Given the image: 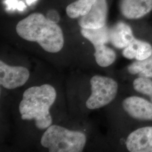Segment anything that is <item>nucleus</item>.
Returning a JSON list of instances; mask_svg holds the SVG:
<instances>
[{
  "instance_id": "4",
  "label": "nucleus",
  "mask_w": 152,
  "mask_h": 152,
  "mask_svg": "<svg viewBox=\"0 0 152 152\" xmlns=\"http://www.w3.org/2000/svg\"><path fill=\"white\" fill-rule=\"evenodd\" d=\"M91 95L87 99V108L96 109L103 107L114 100L118 91V84L113 79L95 76L90 80Z\"/></svg>"
},
{
  "instance_id": "8",
  "label": "nucleus",
  "mask_w": 152,
  "mask_h": 152,
  "mask_svg": "<svg viewBox=\"0 0 152 152\" xmlns=\"http://www.w3.org/2000/svg\"><path fill=\"white\" fill-rule=\"evenodd\" d=\"M122 106L131 117L137 120L152 121V103L138 96H130L123 101Z\"/></svg>"
},
{
  "instance_id": "11",
  "label": "nucleus",
  "mask_w": 152,
  "mask_h": 152,
  "mask_svg": "<svg viewBox=\"0 0 152 152\" xmlns=\"http://www.w3.org/2000/svg\"><path fill=\"white\" fill-rule=\"evenodd\" d=\"M122 54L129 59L144 60L152 55V46L148 42L135 38L129 46L124 48Z\"/></svg>"
},
{
  "instance_id": "13",
  "label": "nucleus",
  "mask_w": 152,
  "mask_h": 152,
  "mask_svg": "<svg viewBox=\"0 0 152 152\" xmlns=\"http://www.w3.org/2000/svg\"><path fill=\"white\" fill-rule=\"evenodd\" d=\"M94 48L95 50L94 56L99 66L107 67L114 63L116 54L113 49L107 46L105 44L95 46Z\"/></svg>"
},
{
  "instance_id": "16",
  "label": "nucleus",
  "mask_w": 152,
  "mask_h": 152,
  "mask_svg": "<svg viewBox=\"0 0 152 152\" xmlns=\"http://www.w3.org/2000/svg\"><path fill=\"white\" fill-rule=\"evenodd\" d=\"M133 86L136 91L147 95L152 103V81L148 78L139 77L133 82Z\"/></svg>"
},
{
  "instance_id": "9",
  "label": "nucleus",
  "mask_w": 152,
  "mask_h": 152,
  "mask_svg": "<svg viewBox=\"0 0 152 152\" xmlns=\"http://www.w3.org/2000/svg\"><path fill=\"white\" fill-rule=\"evenodd\" d=\"M121 12L126 18L137 19L152 10V0H121Z\"/></svg>"
},
{
  "instance_id": "12",
  "label": "nucleus",
  "mask_w": 152,
  "mask_h": 152,
  "mask_svg": "<svg viewBox=\"0 0 152 152\" xmlns=\"http://www.w3.org/2000/svg\"><path fill=\"white\" fill-rule=\"evenodd\" d=\"M109 32L110 29L106 26L97 29L81 28V30L82 36L91 42L94 46L110 42Z\"/></svg>"
},
{
  "instance_id": "7",
  "label": "nucleus",
  "mask_w": 152,
  "mask_h": 152,
  "mask_svg": "<svg viewBox=\"0 0 152 152\" xmlns=\"http://www.w3.org/2000/svg\"><path fill=\"white\" fill-rule=\"evenodd\" d=\"M126 145L131 152H152V127H144L132 132Z\"/></svg>"
},
{
  "instance_id": "17",
  "label": "nucleus",
  "mask_w": 152,
  "mask_h": 152,
  "mask_svg": "<svg viewBox=\"0 0 152 152\" xmlns=\"http://www.w3.org/2000/svg\"><path fill=\"white\" fill-rule=\"evenodd\" d=\"M5 4L7 6L6 10H7L18 9L19 11H23L26 8L25 4L23 1H19L18 0H6Z\"/></svg>"
},
{
  "instance_id": "14",
  "label": "nucleus",
  "mask_w": 152,
  "mask_h": 152,
  "mask_svg": "<svg viewBox=\"0 0 152 152\" xmlns=\"http://www.w3.org/2000/svg\"><path fill=\"white\" fill-rule=\"evenodd\" d=\"M96 0H77L66 8V12L69 18L75 19L86 15Z\"/></svg>"
},
{
  "instance_id": "5",
  "label": "nucleus",
  "mask_w": 152,
  "mask_h": 152,
  "mask_svg": "<svg viewBox=\"0 0 152 152\" xmlns=\"http://www.w3.org/2000/svg\"><path fill=\"white\" fill-rule=\"evenodd\" d=\"M27 68L21 66H10L0 61V83L7 89H14L23 86L29 78Z\"/></svg>"
},
{
  "instance_id": "18",
  "label": "nucleus",
  "mask_w": 152,
  "mask_h": 152,
  "mask_svg": "<svg viewBox=\"0 0 152 152\" xmlns=\"http://www.w3.org/2000/svg\"><path fill=\"white\" fill-rule=\"evenodd\" d=\"M46 18L50 21L54 22L56 23H57L60 21V16H59L58 12L53 9L50 10L49 11H48Z\"/></svg>"
},
{
  "instance_id": "2",
  "label": "nucleus",
  "mask_w": 152,
  "mask_h": 152,
  "mask_svg": "<svg viewBox=\"0 0 152 152\" xmlns=\"http://www.w3.org/2000/svg\"><path fill=\"white\" fill-rule=\"evenodd\" d=\"M56 98L55 89L49 84L28 88L24 92L19 104L22 120H34L37 129H47L53 122L50 109Z\"/></svg>"
},
{
  "instance_id": "10",
  "label": "nucleus",
  "mask_w": 152,
  "mask_h": 152,
  "mask_svg": "<svg viewBox=\"0 0 152 152\" xmlns=\"http://www.w3.org/2000/svg\"><path fill=\"white\" fill-rule=\"evenodd\" d=\"M109 35L110 42L118 49H124L135 39L130 27L123 22L110 29Z\"/></svg>"
},
{
  "instance_id": "19",
  "label": "nucleus",
  "mask_w": 152,
  "mask_h": 152,
  "mask_svg": "<svg viewBox=\"0 0 152 152\" xmlns=\"http://www.w3.org/2000/svg\"><path fill=\"white\" fill-rule=\"evenodd\" d=\"M37 0H27L26 2H27V4L28 5H31L32 4H33V2H36Z\"/></svg>"
},
{
  "instance_id": "1",
  "label": "nucleus",
  "mask_w": 152,
  "mask_h": 152,
  "mask_svg": "<svg viewBox=\"0 0 152 152\" xmlns=\"http://www.w3.org/2000/svg\"><path fill=\"white\" fill-rule=\"evenodd\" d=\"M16 31L21 38L37 42L47 52L56 53L63 48L64 39L61 28L41 13H33L20 21Z\"/></svg>"
},
{
  "instance_id": "3",
  "label": "nucleus",
  "mask_w": 152,
  "mask_h": 152,
  "mask_svg": "<svg viewBox=\"0 0 152 152\" xmlns=\"http://www.w3.org/2000/svg\"><path fill=\"white\" fill-rule=\"evenodd\" d=\"M86 142V136L83 133L58 125L49 127L41 140V145L50 152H81Z\"/></svg>"
},
{
  "instance_id": "6",
  "label": "nucleus",
  "mask_w": 152,
  "mask_h": 152,
  "mask_svg": "<svg viewBox=\"0 0 152 152\" xmlns=\"http://www.w3.org/2000/svg\"><path fill=\"white\" fill-rule=\"evenodd\" d=\"M108 13L106 0H96L86 15L81 16L79 25L81 28L97 29L105 26Z\"/></svg>"
},
{
  "instance_id": "15",
  "label": "nucleus",
  "mask_w": 152,
  "mask_h": 152,
  "mask_svg": "<svg viewBox=\"0 0 152 152\" xmlns=\"http://www.w3.org/2000/svg\"><path fill=\"white\" fill-rule=\"evenodd\" d=\"M132 75L139 74L141 77L152 78V55L144 60H137L128 67Z\"/></svg>"
}]
</instances>
